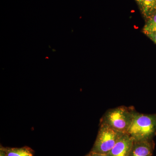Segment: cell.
Segmentation results:
<instances>
[{"label":"cell","instance_id":"obj_11","mask_svg":"<svg viewBox=\"0 0 156 156\" xmlns=\"http://www.w3.org/2000/svg\"><path fill=\"white\" fill-rule=\"evenodd\" d=\"M0 156H7L4 151L0 149Z\"/></svg>","mask_w":156,"mask_h":156},{"label":"cell","instance_id":"obj_4","mask_svg":"<svg viewBox=\"0 0 156 156\" xmlns=\"http://www.w3.org/2000/svg\"><path fill=\"white\" fill-rule=\"evenodd\" d=\"M134 140L128 134H123L108 156H130Z\"/></svg>","mask_w":156,"mask_h":156},{"label":"cell","instance_id":"obj_6","mask_svg":"<svg viewBox=\"0 0 156 156\" xmlns=\"http://www.w3.org/2000/svg\"><path fill=\"white\" fill-rule=\"evenodd\" d=\"M146 20L156 11V0H135Z\"/></svg>","mask_w":156,"mask_h":156},{"label":"cell","instance_id":"obj_3","mask_svg":"<svg viewBox=\"0 0 156 156\" xmlns=\"http://www.w3.org/2000/svg\"><path fill=\"white\" fill-rule=\"evenodd\" d=\"M123 134L106 125L100 124L98 134L91 151L107 154Z\"/></svg>","mask_w":156,"mask_h":156},{"label":"cell","instance_id":"obj_7","mask_svg":"<svg viewBox=\"0 0 156 156\" xmlns=\"http://www.w3.org/2000/svg\"><path fill=\"white\" fill-rule=\"evenodd\" d=\"M1 149L5 153L7 156H34V151L27 146L20 148L5 147L1 146Z\"/></svg>","mask_w":156,"mask_h":156},{"label":"cell","instance_id":"obj_9","mask_svg":"<svg viewBox=\"0 0 156 156\" xmlns=\"http://www.w3.org/2000/svg\"><path fill=\"white\" fill-rule=\"evenodd\" d=\"M146 35L151 40H152L155 44H156V32L148 34Z\"/></svg>","mask_w":156,"mask_h":156},{"label":"cell","instance_id":"obj_8","mask_svg":"<svg viewBox=\"0 0 156 156\" xmlns=\"http://www.w3.org/2000/svg\"><path fill=\"white\" fill-rule=\"evenodd\" d=\"M156 32V11L146 20L143 32L146 35Z\"/></svg>","mask_w":156,"mask_h":156},{"label":"cell","instance_id":"obj_2","mask_svg":"<svg viewBox=\"0 0 156 156\" xmlns=\"http://www.w3.org/2000/svg\"><path fill=\"white\" fill-rule=\"evenodd\" d=\"M156 133V114L137 112L127 134L136 141L151 140Z\"/></svg>","mask_w":156,"mask_h":156},{"label":"cell","instance_id":"obj_5","mask_svg":"<svg viewBox=\"0 0 156 156\" xmlns=\"http://www.w3.org/2000/svg\"><path fill=\"white\" fill-rule=\"evenodd\" d=\"M154 147L152 140L134 142L130 156H151Z\"/></svg>","mask_w":156,"mask_h":156},{"label":"cell","instance_id":"obj_1","mask_svg":"<svg viewBox=\"0 0 156 156\" xmlns=\"http://www.w3.org/2000/svg\"><path fill=\"white\" fill-rule=\"evenodd\" d=\"M137 112L133 107L122 106L107 111L100 124L108 126L123 134L128 133Z\"/></svg>","mask_w":156,"mask_h":156},{"label":"cell","instance_id":"obj_10","mask_svg":"<svg viewBox=\"0 0 156 156\" xmlns=\"http://www.w3.org/2000/svg\"><path fill=\"white\" fill-rule=\"evenodd\" d=\"M85 156H108L106 154H101L96 153L93 152L92 151H90L89 153L87 154Z\"/></svg>","mask_w":156,"mask_h":156}]
</instances>
